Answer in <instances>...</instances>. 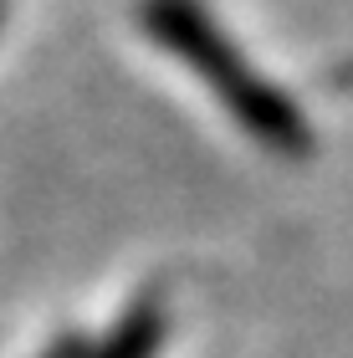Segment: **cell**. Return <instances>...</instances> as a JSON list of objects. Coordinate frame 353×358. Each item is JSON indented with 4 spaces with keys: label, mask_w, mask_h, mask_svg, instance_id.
<instances>
[{
    "label": "cell",
    "mask_w": 353,
    "mask_h": 358,
    "mask_svg": "<svg viewBox=\"0 0 353 358\" xmlns=\"http://www.w3.org/2000/svg\"><path fill=\"white\" fill-rule=\"evenodd\" d=\"M143 26L220 97V108H226L261 149H277L287 159H308L312 128L297 113V103L282 87H271V83L256 77V67L220 36V26L195 0H149V6H143Z\"/></svg>",
    "instance_id": "6da1fadb"
},
{
    "label": "cell",
    "mask_w": 353,
    "mask_h": 358,
    "mask_svg": "<svg viewBox=\"0 0 353 358\" xmlns=\"http://www.w3.org/2000/svg\"><path fill=\"white\" fill-rule=\"evenodd\" d=\"M92 353V343L82 333H62V338H52V343L41 348V358H87Z\"/></svg>",
    "instance_id": "3957f363"
},
{
    "label": "cell",
    "mask_w": 353,
    "mask_h": 358,
    "mask_svg": "<svg viewBox=\"0 0 353 358\" xmlns=\"http://www.w3.org/2000/svg\"><path fill=\"white\" fill-rule=\"evenodd\" d=\"M164 338H169V307L159 292H143L87 358H159Z\"/></svg>",
    "instance_id": "7a4b0ae2"
}]
</instances>
